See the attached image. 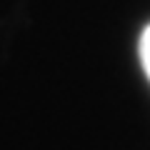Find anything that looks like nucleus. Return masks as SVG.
Here are the masks:
<instances>
[{"label":"nucleus","mask_w":150,"mask_h":150,"mask_svg":"<svg viewBox=\"0 0 150 150\" xmlns=\"http://www.w3.org/2000/svg\"><path fill=\"white\" fill-rule=\"evenodd\" d=\"M138 53H140V63H143V70L150 80V25H145V30L140 33V45H138Z\"/></svg>","instance_id":"obj_1"}]
</instances>
